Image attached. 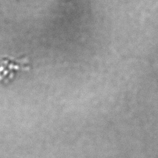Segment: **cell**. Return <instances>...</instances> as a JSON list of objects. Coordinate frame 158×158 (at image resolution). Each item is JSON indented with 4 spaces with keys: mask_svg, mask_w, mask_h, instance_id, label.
<instances>
[{
    "mask_svg": "<svg viewBox=\"0 0 158 158\" xmlns=\"http://www.w3.org/2000/svg\"><path fill=\"white\" fill-rule=\"evenodd\" d=\"M17 69V64L15 61L7 58L0 60V81H6L13 72V70Z\"/></svg>",
    "mask_w": 158,
    "mask_h": 158,
    "instance_id": "cell-1",
    "label": "cell"
}]
</instances>
